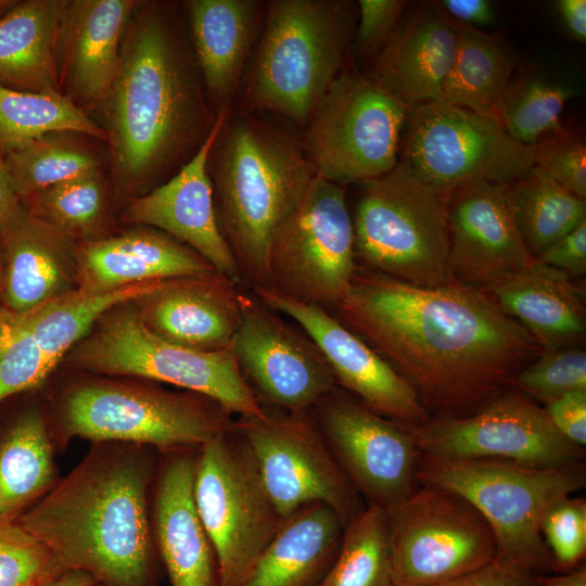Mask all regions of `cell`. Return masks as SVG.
I'll use <instances>...</instances> for the list:
<instances>
[{
    "instance_id": "cell-25",
    "label": "cell",
    "mask_w": 586,
    "mask_h": 586,
    "mask_svg": "<svg viewBox=\"0 0 586 586\" xmlns=\"http://www.w3.org/2000/svg\"><path fill=\"white\" fill-rule=\"evenodd\" d=\"M207 101L231 111L257 42L266 9L260 0H189L181 4Z\"/></svg>"
},
{
    "instance_id": "cell-29",
    "label": "cell",
    "mask_w": 586,
    "mask_h": 586,
    "mask_svg": "<svg viewBox=\"0 0 586 586\" xmlns=\"http://www.w3.org/2000/svg\"><path fill=\"white\" fill-rule=\"evenodd\" d=\"M484 293L525 328L543 352L584 342L585 288L559 269L534 259Z\"/></svg>"
},
{
    "instance_id": "cell-31",
    "label": "cell",
    "mask_w": 586,
    "mask_h": 586,
    "mask_svg": "<svg viewBox=\"0 0 586 586\" xmlns=\"http://www.w3.org/2000/svg\"><path fill=\"white\" fill-rule=\"evenodd\" d=\"M44 397L0 429V523L15 522L60 480Z\"/></svg>"
},
{
    "instance_id": "cell-39",
    "label": "cell",
    "mask_w": 586,
    "mask_h": 586,
    "mask_svg": "<svg viewBox=\"0 0 586 586\" xmlns=\"http://www.w3.org/2000/svg\"><path fill=\"white\" fill-rule=\"evenodd\" d=\"M62 362L36 333L31 311L18 314L0 304V403L42 390Z\"/></svg>"
},
{
    "instance_id": "cell-48",
    "label": "cell",
    "mask_w": 586,
    "mask_h": 586,
    "mask_svg": "<svg viewBox=\"0 0 586 586\" xmlns=\"http://www.w3.org/2000/svg\"><path fill=\"white\" fill-rule=\"evenodd\" d=\"M557 431L579 447L586 445V390H578L545 405Z\"/></svg>"
},
{
    "instance_id": "cell-42",
    "label": "cell",
    "mask_w": 586,
    "mask_h": 586,
    "mask_svg": "<svg viewBox=\"0 0 586 586\" xmlns=\"http://www.w3.org/2000/svg\"><path fill=\"white\" fill-rule=\"evenodd\" d=\"M510 385L545 405L586 390V352L581 346L543 352L512 378Z\"/></svg>"
},
{
    "instance_id": "cell-35",
    "label": "cell",
    "mask_w": 586,
    "mask_h": 586,
    "mask_svg": "<svg viewBox=\"0 0 586 586\" xmlns=\"http://www.w3.org/2000/svg\"><path fill=\"white\" fill-rule=\"evenodd\" d=\"M79 133L107 143L105 130L63 94L17 91L0 86V155L49 132Z\"/></svg>"
},
{
    "instance_id": "cell-47",
    "label": "cell",
    "mask_w": 586,
    "mask_h": 586,
    "mask_svg": "<svg viewBox=\"0 0 586 586\" xmlns=\"http://www.w3.org/2000/svg\"><path fill=\"white\" fill-rule=\"evenodd\" d=\"M535 259L565 272L571 279L586 275V220L556 241Z\"/></svg>"
},
{
    "instance_id": "cell-43",
    "label": "cell",
    "mask_w": 586,
    "mask_h": 586,
    "mask_svg": "<svg viewBox=\"0 0 586 586\" xmlns=\"http://www.w3.org/2000/svg\"><path fill=\"white\" fill-rule=\"evenodd\" d=\"M540 532L552 571L565 573L582 565L586 556V499L570 495L556 501L544 514Z\"/></svg>"
},
{
    "instance_id": "cell-53",
    "label": "cell",
    "mask_w": 586,
    "mask_h": 586,
    "mask_svg": "<svg viewBox=\"0 0 586 586\" xmlns=\"http://www.w3.org/2000/svg\"><path fill=\"white\" fill-rule=\"evenodd\" d=\"M42 586H99L97 581L82 571L68 570Z\"/></svg>"
},
{
    "instance_id": "cell-9",
    "label": "cell",
    "mask_w": 586,
    "mask_h": 586,
    "mask_svg": "<svg viewBox=\"0 0 586 586\" xmlns=\"http://www.w3.org/2000/svg\"><path fill=\"white\" fill-rule=\"evenodd\" d=\"M358 184L352 221L361 267L418 286L451 282L449 192L424 182L400 160L388 173Z\"/></svg>"
},
{
    "instance_id": "cell-44",
    "label": "cell",
    "mask_w": 586,
    "mask_h": 586,
    "mask_svg": "<svg viewBox=\"0 0 586 586\" xmlns=\"http://www.w3.org/2000/svg\"><path fill=\"white\" fill-rule=\"evenodd\" d=\"M535 165L573 194L586 198V145L565 129L543 137L536 144Z\"/></svg>"
},
{
    "instance_id": "cell-10",
    "label": "cell",
    "mask_w": 586,
    "mask_h": 586,
    "mask_svg": "<svg viewBox=\"0 0 586 586\" xmlns=\"http://www.w3.org/2000/svg\"><path fill=\"white\" fill-rule=\"evenodd\" d=\"M408 110L368 72L345 66L300 137L315 175L344 187L388 173Z\"/></svg>"
},
{
    "instance_id": "cell-33",
    "label": "cell",
    "mask_w": 586,
    "mask_h": 586,
    "mask_svg": "<svg viewBox=\"0 0 586 586\" xmlns=\"http://www.w3.org/2000/svg\"><path fill=\"white\" fill-rule=\"evenodd\" d=\"M451 23L457 47L443 85L442 102L502 126V103L514 68L511 50L495 35L453 20Z\"/></svg>"
},
{
    "instance_id": "cell-6",
    "label": "cell",
    "mask_w": 586,
    "mask_h": 586,
    "mask_svg": "<svg viewBox=\"0 0 586 586\" xmlns=\"http://www.w3.org/2000/svg\"><path fill=\"white\" fill-rule=\"evenodd\" d=\"M355 27L349 1H266L239 109L273 113L303 129L346 66Z\"/></svg>"
},
{
    "instance_id": "cell-37",
    "label": "cell",
    "mask_w": 586,
    "mask_h": 586,
    "mask_svg": "<svg viewBox=\"0 0 586 586\" xmlns=\"http://www.w3.org/2000/svg\"><path fill=\"white\" fill-rule=\"evenodd\" d=\"M82 135L55 131L3 156L21 201L54 183L101 169V160Z\"/></svg>"
},
{
    "instance_id": "cell-19",
    "label": "cell",
    "mask_w": 586,
    "mask_h": 586,
    "mask_svg": "<svg viewBox=\"0 0 586 586\" xmlns=\"http://www.w3.org/2000/svg\"><path fill=\"white\" fill-rule=\"evenodd\" d=\"M253 295L302 327L322 352L336 385L362 405L411 430L430 419L415 388L333 314L271 290H255Z\"/></svg>"
},
{
    "instance_id": "cell-7",
    "label": "cell",
    "mask_w": 586,
    "mask_h": 586,
    "mask_svg": "<svg viewBox=\"0 0 586 586\" xmlns=\"http://www.w3.org/2000/svg\"><path fill=\"white\" fill-rule=\"evenodd\" d=\"M418 484L441 487L467 499L487 521L497 556L536 574L551 570L540 532L546 511L586 484L584 461L535 468L492 459H449L420 454Z\"/></svg>"
},
{
    "instance_id": "cell-41",
    "label": "cell",
    "mask_w": 586,
    "mask_h": 586,
    "mask_svg": "<svg viewBox=\"0 0 586 586\" xmlns=\"http://www.w3.org/2000/svg\"><path fill=\"white\" fill-rule=\"evenodd\" d=\"M63 572L51 550L17 521L0 523V586H42Z\"/></svg>"
},
{
    "instance_id": "cell-50",
    "label": "cell",
    "mask_w": 586,
    "mask_h": 586,
    "mask_svg": "<svg viewBox=\"0 0 586 586\" xmlns=\"http://www.w3.org/2000/svg\"><path fill=\"white\" fill-rule=\"evenodd\" d=\"M25 207L13 189L3 157L0 155V234L11 227Z\"/></svg>"
},
{
    "instance_id": "cell-13",
    "label": "cell",
    "mask_w": 586,
    "mask_h": 586,
    "mask_svg": "<svg viewBox=\"0 0 586 586\" xmlns=\"http://www.w3.org/2000/svg\"><path fill=\"white\" fill-rule=\"evenodd\" d=\"M385 512L395 586L440 584L497 557L489 524L454 492L418 484Z\"/></svg>"
},
{
    "instance_id": "cell-52",
    "label": "cell",
    "mask_w": 586,
    "mask_h": 586,
    "mask_svg": "<svg viewBox=\"0 0 586 586\" xmlns=\"http://www.w3.org/2000/svg\"><path fill=\"white\" fill-rule=\"evenodd\" d=\"M538 581L542 586H586V565L583 563L565 573L539 574Z\"/></svg>"
},
{
    "instance_id": "cell-40",
    "label": "cell",
    "mask_w": 586,
    "mask_h": 586,
    "mask_svg": "<svg viewBox=\"0 0 586 586\" xmlns=\"http://www.w3.org/2000/svg\"><path fill=\"white\" fill-rule=\"evenodd\" d=\"M574 94L572 87L542 75L511 79L502 103V127L515 141L535 145L562 129L561 114Z\"/></svg>"
},
{
    "instance_id": "cell-27",
    "label": "cell",
    "mask_w": 586,
    "mask_h": 586,
    "mask_svg": "<svg viewBox=\"0 0 586 586\" xmlns=\"http://www.w3.org/2000/svg\"><path fill=\"white\" fill-rule=\"evenodd\" d=\"M456 47L451 20L436 4H422L402 17L368 73L408 109L442 102Z\"/></svg>"
},
{
    "instance_id": "cell-51",
    "label": "cell",
    "mask_w": 586,
    "mask_h": 586,
    "mask_svg": "<svg viewBox=\"0 0 586 586\" xmlns=\"http://www.w3.org/2000/svg\"><path fill=\"white\" fill-rule=\"evenodd\" d=\"M557 9L570 34L584 43L586 41V1L559 0Z\"/></svg>"
},
{
    "instance_id": "cell-2",
    "label": "cell",
    "mask_w": 586,
    "mask_h": 586,
    "mask_svg": "<svg viewBox=\"0 0 586 586\" xmlns=\"http://www.w3.org/2000/svg\"><path fill=\"white\" fill-rule=\"evenodd\" d=\"M179 5L139 1L117 74L98 109L115 188L126 201L175 175L205 142L218 116L201 84Z\"/></svg>"
},
{
    "instance_id": "cell-17",
    "label": "cell",
    "mask_w": 586,
    "mask_h": 586,
    "mask_svg": "<svg viewBox=\"0 0 586 586\" xmlns=\"http://www.w3.org/2000/svg\"><path fill=\"white\" fill-rule=\"evenodd\" d=\"M240 308L231 347L262 407L293 415L310 412L336 387L316 342L254 295L240 293Z\"/></svg>"
},
{
    "instance_id": "cell-8",
    "label": "cell",
    "mask_w": 586,
    "mask_h": 586,
    "mask_svg": "<svg viewBox=\"0 0 586 586\" xmlns=\"http://www.w3.org/2000/svg\"><path fill=\"white\" fill-rule=\"evenodd\" d=\"M65 361L77 371L137 378L190 391L215 400L231 416L263 412L231 345L200 352L169 343L143 324L132 300L106 310Z\"/></svg>"
},
{
    "instance_id": "cell-15",
    "label": "cell",
    "mask_w": 586,
    "mask_h": 586,
    "mask_svg": "<svg viewBox=\"0 0 586 586\" xmlns=\"http://www.w3.org/2000/svg\"><path fill=\"white\" fill-rule=\"evenodd\" d=\"M400 161L424 182L450 192L471 180L512 182L535 165L536 146L467 109L432 102L408 110Z\"/></svg>"
},
{
    "instance_id": "cell-38",
    "label": "cell",
    "mask_w": 586,
    "mask_h": 586,
    "mask_svg": "<svg viewBox=\"0 0 586 586\" xmlns=\"http://www.w3.org/2000/svg\"><path fill=\"white\" fill-rule=\"evenodd\" d=\"M318 586H395L384 508L367 504L345 525L337 556Z\"/></svg>"
},
{
    "instance_id": "cell-24",
    "label": "cell",
    "mask_w": 586,
    "mask_h": 586,
    "mask_svg": "<svg viewBox=\"0 0 586 586\" xmlns=\"http://www.w3.org/2000/svg\"><path fill=\"white\" fill-rule=\"evenodd\" d=\"M139 1H67L59 37L63 95L90 116L105 100L120 61L124 36Z\"/></svg>"
},
{
    "instance_id": "cell-21",
    "label": "cell",
    "mask_w": 586,
    "mask_h": 586,
    "mask_svg": "<svg viewBox=\"0 0 586 586\" xmlns=\"http://www.w3.org/2000/svg\"><path fill=\"white\" fill-rule=\"evenodd\" d=\"M229 112L218 114L205 142L175 175L126 201L124 219L170 235L195 251L217 272L240 284L235 260L217 222L207 171L211 148Z\"/></svg>"
},
{
    "instance_id": "cell-1",
    "label": "cell",
    "mask_w": 586,
    "mask_h": 586,
    "mask_svg": "<svg viewBox=\"0 0 586 586\" xmlns=\"http://www.w3.org/2000/svg\"><path fill=\"white\" fill-rule=\"evenodd\" d=\"M417 392L435 417L469 415L543 349L484 292L425 288L358 267L332 313Z\"/></svg>"
},
{
    "instance_id": "cell-11",
    "label": "cell",
    "mask_w": 586,
    "mask_h": 586,
    "mask_svg": "<svg viewBox=\"0 0 586 586\" xmlns=\"http://www.w3.org/2000/svg\"><path fill=\"white\" fill-rule=\"evenodd\" d=\"M192 492L221 586H240L284 519L232 424L198 449Z\"/></svg>"
},
{
    "instance_id": "cell-36",
    "label": "cell",
    "mask_w": 586,
    "mask_h": 586,
    "mask_svg": "<svg viewBox=\"0 0 586 586\" xmlns=\"http://www.w3.org/2000/svg\"><path fill=\"white\" fill-rule=\"evenodd\" d=\"M22 203L28 213L77 243L107 237V189L102 169L54 183Z\"/></svg>"
},
{
    "instance_id": "cell-16",
    "label": "cell",
    "mask_w": 586,
    "mask_h": 586,
    "mask_svg": "<svg viewBox=\"0 0 586 586\" xmlns=\"http://www.w3.org/2000/svg\"><path fill=\"white\" fill-rule=\"evenodd\" d=\"M420 454L492 459L535 468L583 462V447L562 436L544 407L521 392H502L464 416L433 417L412 429Z\"/></svg>"
},
{
    "instance_id": "cell-34",
    "label": "cell",
    "mask_w": 586,
    "mask_h": 586,
    "mask_svg": "<svg viewBox=\"0 0 586 586\" xmlns=\"http://www.w3.org/2000/svg\"><path fill=\"white\" fill-rule=\"evenodd\" d=\"M507 192L517 228L533 258L586 220L585 199L537 165L508 183Z\"/></svg>"
},
{
    "instance_id": "cell-12",
    "label": "cell",
    "mask_w": 586,
    "mask_h": 586,
    "mask_svg": "<svg viewBox=\"0 0 586 586\" xmlns=\"http://www.w3.org/2000/svg\"><path fill=\"white\" fill-rule=\"evenodd\" d=\"M232 429L282 519L306 505L320 502L328 505L345 527L366 508L311 411L293 415L263 407L258 416L238 417Z\"/></svg>"
},
{
    "instance_id": "cell-5",
    "label": "cell",
    "mask_w": 586,
    "mask_h": 586,
    "mask_svg": "<svg viewBox=\"0 0 586 586\" xmlns=\"http://www.w3.org/2000/svg\"><path fill=\"white\" fill-rule=\"evenodd\" d=\"M73 372L43 395L59 454L74 438L143 445L158 454L198 449L233 421L218 403L190 391L137 378Z\"/></svg>"
},
{
    "instance_id": "cell-23",
    "label": "cell",
    "mask_w": 586,
    "mask_h": 586,
    "mask_svg": "<svg viewBox=\"0 0 586 586\" xmlns=\"http://www.w3.org/2000/svg\"><path fill=\"white\" fill-rule=\"evenodd\" d=\"M198 449L160 454L154 480L153 535L170 586H221L216 555L193 500Z\"/></svg>"
},
{
    "instance_id": "cell-4",
    "label": "cell",
    "mask_w": 586,
    "mask_h": 586,
    "mask_svg": "<svg viewBox=\"0 0 586 586\" xmlns=\"http://www.w3.org/2000/svg\"><path fill=\"white\" fill-rule=\"evenodd\" d=\"M207 171L217 222L241 283L252 291L268 289L272 240L316 177L300 137L233 107L211 148Z\"/></svg>"
},
{
    "instance_id": "cell-28",
    "label": "cell",
    "mask_w": 586,
    "mask_h": 586,
    "mask_svg": "<svg viewBox=\"0 0 586 586\" xmlns=\"http://www.w3.org/2000/svg\"><path fill=\"white\" fill-rule=\"evenodd\" d=\"M79 290L99 293L146 281L215 272L195 251L170 235L137 226L78 244Z\"/></svg>"
},
{
    "instance_id": "cell-20",
    "label": "cell",
    "mask_w": 586,
    "mask_h": 586,
    "mask_svg": "<svg viewBox=\"0 0 586 586\" xmlns=\"http://www.w3.org/2000/svg\"><path fill=\"white\" fill-rule=\"evenodd\" d=\"M450 281L486 292L531 264L509 205L507 184L462 182L447 200Z\"/></svg>"
},
{
    "instance_id": "cell-46",
    "label": "cell",
    "mask_w": 586,
    "mask_h": 586,
    "mask_svg": "<svg viewBox=\"0 0 586 586\" xmlns=\"http://www.w3.org/2000/svg\"><path fill=\"white\" fill-rule=\"evenodd\" d=\"M538 575L511 559L497 556L475 571L432 586H542Z\"/></svg>"
},
{
    "instance_id": "cell-14",
    "label": "cell",
    "mask_w": 586,
    "mask_h": 586,
    "mask_svg": "<svg viewBox=\"0 0 586 586\" xmlns=\"http://www.w3.org/2000/svg\"><path fill=\"white\" fill-rule=\"evenodd\" d=\"M356 269L345 190L316 176L301 205L272 240L266 290L332 314Z\"/></svg>"
},
{
    "instance_id": "cell-49",
    "label": "cell",
    "mask_w": 586,
    "mask_h": 586,
    "mask_svg": "<svg viewBox=\"0 0 586 586\" xmlns=\"http://www.w3.org/2000/svg\"><path fill=\"white\" fill-rule=\"evenodd\" d=\"M449 18L472 27L494 22V5L488 0H443L435 3Z\"/></svg>"
},
{
    "instance_id": "cell-3",
    "label": "cell",
    "mask_w": 586,
    "mask_h": 586,
    "mask_svg": "<svg viewBox=\"0 0 586 586\" xmlns=\"http://www.w3.org/2000/svg\"><path fill=\"white\" fill-rule=\"evenodd\" d=\"M158 458L143 445L91 443L17 522L65 571L88 573L99 586H158L151 515Z\"/></svg>"
},
{
    "instance_id": "cell-54",
    "label": "cell",
    "mask_w": 586,
    "mask_h": 586,
    "mask_svg": "<svg viewBox=\"0 0 586 586\" xmlns=\"http://www.w3.org/2000/svg\"><path fill=\"white\" fill-rule=\"evenodd\" d=\"M15 0H0V14L8 11L10 8H12L15 4Z\"/></svg>"
},
{
    "instance_id": "cell-32",
    "label": "cell",
    "mask_w": 586,
    "mask_h": 586,
    "mask_svg": "<svg viewBox=\"0 0 586 586\" xmlns=\"http://www.w3.org/2000/svg\"><path fill=\"white\" fill-rule=\"evenodd\" d=\"M67 0L16 1L0 14V86L63 94L59 37Z\"/></svg>"
},
{
    "instance_id": "cell-22",
    "label": "cell",
    "mask_w": 586,
    "mask_h": 586,
    "mask_svg": "<svg viewBox=\"0 0 586 586\" xmlns=\"http://www.w3.org/2000/svg\"><path fill=\"white\" fill-rule=\"evenodd\" d=\"M132 304L156 336L200 352L229 347L241 319L237 283L217 271L161 279Z\"/></svg>"
},
{
    "instance_id": "cell-30",
    "label": "cell",
    "mask_w": 586,
    "mask_h": 586,
    "mask_svg": "<svg viewBox=\"0 0 586 586\" xmlns=\"http://www.w3.org/2000/svg\"><path fill=\"white\" fill-rule=\"evenodd\" d=\"M344 525L326 504L284 519L240 586H318L333 564Z\"/></svg>"
},
{
    "instance_id": "cell-45",
    "label": "cell",
    "mask_w": 586,
    "mask_h": 586,
    "mask_svg": "<svg viewBox=\"0 0 586 586\" xmlns=\"http://www.w3.org/2000/svg\"><path fill=\"white\" fill-rule=\"evenodd\" d=\"M405 0H359L354 48L361 61H372L398 26Z\"/></svg>"
},
{
    "instance_id": "cell-26",
    "label": "cell",
    "mask_w": 586,
    "mask_h": 586,
    "mask_svg": "<svg viewBox=\"0 0 586 586\" xmlns=\"http://www.w3.org/2000/svg\"><path fill=\"white\" fill-rule=\"evenodd\" d=\"M78 244L25 209L0 234V304L24 314L78 291Z\"/></svg>"
},
{
    "instance_id": "cell-18",
    "label": "cell",
    "mask_w": 586,
    "mask_h": 586,
    "mask_svg": "<svg viewBox=\"0 0 586 586\" xmlns=\"http://www.w3.org/2000/svg\"><path fill=\"white\" fill-rule=\"evenodd\" d=\"M328 446L366 504L387 508L418 485L412 430L336 391L311 410Z\"/></svg>"
}]
</instances>
